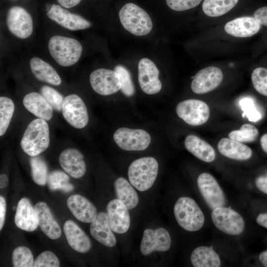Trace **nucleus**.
Returning <instances> with one entry per match:
<instances>
[{"label":"nucleus","instance_id":"f257e3e1","mask_svg":"<svg viewBox=\"0 0 267 267\" xmlns=\"http://www.w3.org/2000/svg\"><path fill=\"white\" fill-rule=\"evenodd\" d=\"M50 142L49 129L45 120L37 118L26 128L20 145L23 151L31 157L39 155L45 151Z\"/></svg>","mask_w":267,"mask_h":267},{"label":"nucleus","instance_id":"f03ea898","mask_svg":"<svg viewBox=\"0 0 267 267\" xmlns=\"http://www.w3.org/2000/svg\"><path fill=\"white\" fill-rule=\"evenodd\" d=\"M49 52L60 66L69 67L76 64L82 53V46L75 39L62 36L52 37L48 44Z\"/></svg>","mask_w":267,"mask_h":267},{"label":"nucleus","instance_id":"7ed1b4c3","mask_svg":"<svg viewBox=\"0 0 267 267\" xmlns=\"http://www.w3.org/2000/svg\"><path fill=\"white\" fill-rule=\"evenodd\" d=\"M159 165L152 157H145L133 161L128 169L129 179L131 184L140 191L149 189L157 176Z\"/></svg>","mask_w":267,"mask_h":267},{"label":"nucleus","instance_id":"20e7f679","mask_svg":"<svg viewBox=\"0 0 267 267\" xmlns=\"http://www.w3.org/2000/svg\"><path fill=\"white\" fill-rule=\"evenodd\" d=\"M119 16L123 27L134 35L145 36L152 30L153 24L150 17L134 3L130 2L124 5L120 10Z\"/></svg>","mask_w":267,"mask_h":267},{"label":"nucleus","instance_id":"39448f33","mask_svg":"<svg viewBox=\"0 0 267 267\" xmlns=\"http://www.w3.org/2000/svg\"><path fill=\"white\" fill-rule=\"evenodd\" d=\"M174 212L178 224L186 230L197 231L204 223L205 217L202 210L191 198L180 197L174 206Z\"/></svg>","mask_w":267,"mask_h":267},{"label":"nucleus","instance_id":"423d86ee","mask_svg":"<svg viewBox=\"0 0 267 267\" xmlns=\"http://www.w3.org/2000/svg\"><path fill=\"white\" fill-rule=\"evenodd\" d=\"M113 138L117 145L126 151L146 149L151 142L150 134L142 129L121 128L114 134Z\"/></svg>","mask_w":267,"mask_h":267},{"label":"nucleus","instance_id":"0eeeda50","mask_svg":"<svg viewBox=\"0 0 267 267\" xmlns=\"http://www.w3.org/2000/svg\"><path fill=\"white\" fill-rule=\"evenodd\" d=\"M211 218L215 225L227 234L237 235L244 229L245 222L242 216L230 208L223 206L214 209Z\"/></svg>","mask_w":267,"mask_h":267},{"label":"nucleus","instance_id":"6e6552de","mask_svg":"<svg viewBox=\"0 0 267 267\" xmlns=\"http://www.w3.org/2000/svg\"><path fill=\"white\" fill-rule=\"evenodd\" d=\"M178 117L187 124L197 126L205 123L210 117V109L204 101L189 99L180 102L176 107Z\"/></svg>","mask_w":267,"mask_h":267},{"label":"nucleus","instance_id":"1a4fd4ad","mask_svg":"<svg viewBox=\"0 0 267 267\" xmlns=\"http://www.w3.org/2000/svg\"><path fill=\"white\" fill-rule=\"evenodd\" d=\"M62 112L66 121L75 128H84L88 123L89 115L86 106L77 94H69L64 98Z\"/></svg>","mask_w":267,"mask_h":267},{"label":"nucleus","instance_id":"9d476101","mask_svg":"<svg viewBox=\"0 0 267 267\" xmlns=\"http://www.w3.org/2000/svg\"><path fill=\"white\" fill-rule=\"evenodd\" d=\"M6 23L10 33L18 38L26 39L33 32L32 18L22 7L14 6L10 7L7 11Z\"/></svg>","mask_w":267,"mask_h":267},{"label":"nucleus","instance_id":"9b49d317","mask_svg":"<svg viewBox=\"0 0 267 267\" xmlns=\"http://www.w3.org/2000/svg\"><path fill=\"white\" fill-rule=\"evenodd\" d=\"M92 89L101 95L114 94L121 88L120 77L115 71L100 68L93 71L89 77Z\"/></svg>","mask_w":267,"mask_h":267},{"label":"nucleus","instance_id":"f8f14e48","mask_svg":"<svg viewBox=\"0 0 267 267\" xmlns=\"http://www.w3.org/2000/svg\"><path fill=\"white\" fill-rule=\"evenodd\" d=\"M197 184L205 201L211 209L214 210L225 205L224 193L211 175L207 173L201 174L197 178Z\"/></svg>","mask_w":267,"mask_h":267},{"label":"nucleus","instance_id":"ddd939ff","mask_svg":"<svg viewBox=\"0 0 267 267\" xmlns=\"http://www.w3.org/2000/svg\"><path fill=\"white\" fill-rule=\"evenodd\" d=\"M159 71L155 64L148 58H143L138 64V80L141 89L146 94L159 92L162 84L159 79Z\"/></svg>","mask_w":267,"mask_h":267},{"label":"nucleus","instance_id":"4468645a","mask_svg":"<svg viewBox=\"0 0 267 267\" xmlns=\"http://www.w3.org/2000/svg\"><path fill=\"white\" fill-rule=\"evenodd\" d=\"M171 245V238L165 228H148L143 232L140 251L143 255L147 256L153 251H167L170 248Z\"/></svg>","mask_w":267,"mask_h":267},{"label":"nucleus","instance_id":"2eb2a0df","mask_svg":"<svg viewBox=\"0 0 267 267\" xmlns=\"http://www.w3.org/2000/svg\"><path fill=\"white\" fill-rule=\"evenodd\" d=\"M191 78L192 91L196 94H204L219 86L222 80L223 74L220 68L209 66L200 70Z\"/></svg>","mask_w":267,"mask_h":267},{"label":"nucleus","instance_id":"dca6fc26","mask_svg":"<svg viewBox=\"0 0 267 267\" xmlns=\"http://www.w3.org/2000/svg\"><path fill=\"white\" fill-rule=\"evenodd\" d=\"M49 18L70 30L89 28L91 23L82 16L72 13L58 4H52L47 12Z\"/></svg>","mask_w":267,"mask_h":267},{"label":"nucleus","instance_id":"f3484780","mask_svg":"<svg viewBox=\"0 0 267 267\" xmlns=\"http://www.w3.org/2000/svg\"><path fill=\"white\" fill-rule=\"evenodd\" d=\"M106 209L112 231L119 234L127 232L130 227V217L126 206L120 200L114 199L109 202Z\"/></svg>","mask_w":267,"mask_h":267},{"label":"nucleus","instance_id":"a211bd4d","mask_svg":"<svg viewBox=\"0 0 267 267\" xmlns=\"http://www.w3.org/2000/svg\"><path fill=\"white\" fill-rule=\"evenodd\" d=\"M83 155L77 149L67 148L64 150L59 157L62 168L75 178L82 177L86 171V164Z\"/></svg>","mask_w":267,"mask_h":267},{"label":"nucleus","instance_id":"6ab92c4d","mask_svg":"<svg viewBox=\"0 0 267 267\" xmlns=\"http://www.w3.org/2000/svg\"><path fill=\"white\" fill-rule=\"evenodd\" d=\"M67 205L74 217L83 222H91L98 214L95 207L79 194L71 195L67 199Z\"/></svg>","mask_w":267,"mask_h":267},{"label":"nucleus","instance_id":"aec40b11","mask_svg":"<svg viewBox=\"0 0 267 267\" xmlns=\"http://www.w3.org/2000/svg\"><path fill=\"white\" fill-rule=\"evenodd\" d=\"M38 225L49 238L54 240L60 237L61 228L54 219L49 208L44 202L37 203L34 207Z\"/></svg>","mask_w":267,"mask_h":267},{"label":"nucleus","instance_id":"412c9836","mask_svg":"<svg viewBox=\"0 0 267 267\" xmlns=\"http://www.w3.org/2000/svg\"><path fill=\"white\" fill-rule=\"evenodd\" d=\"M261 24L254 17L243 16L226 23L224 30L228 34L238 38H247L257 34Z\"/></svg>","mask_w":267,"mask_h":267},{"label":"nucleus","instance_id":"4be33fe9","mask_svg":"<svg viewBox=\"0 0 267 267\" xmlns=\"http://www.w3.org/2000/svg\"><path fill=\"white\" fill-rule=\"evenodd\" d=\"M91 235L102 244L109 247L114 246L116 238L110 226L107 214L104 212L98 213L90 225Z\"/></svg>","mask_w":267,"mask_h":267},{"label":"nucleus","instance_id":"5701e85b","mask_svg":"<svg viewBox=\"0 0 267 267\" xmlns=\"http://www.w3.org/2000/svg\"><path fill=\"white\" fill-rule=\"evenodd\" d=\"M63 230L69 246L81 253L89 251L91 243L85 232L73 221L68 220L64 224Z\"/></svg>","mask_w":267,"mask_h":267},{"label":"nucleus","instance_id":"b1692460","mask_svg":"<svg viewBox=\"0 0 267 267\" xmlns=\"http://www.w3.org/2000/svg\"><path fill=\"white\" fill-rule=\"evenodd\" d=\"M14 222L18 228L33 231L38 227L37 215L34 208L27 198L19 200L16 207Z\"/></svg>","mask_w":267,"mask_h":267},{"label":"nucleus","instance_id":"393cba45","mask_svg":"<svg viewBox=\"0 0 267 267\" xmlns=\"http://www.w3.org/2000/svg\"><path fill=\"white\" fill-rule=\"evenodd\" d=\"M23 104L25 108L39 118L45 121L50 120L53 116V108L45 99L36 92L26 94Z\"/></svg>","mask_w":267,"mask_h":267},{"label":"nucleus","instance_id":"a878e982","mask_svg":"<svg viewBox=\"0 0 267 267\" xmlns=\"http://www.w3.org/2000/svg\"><path fill=\"white\" fill-rule=\"evenodd\" d=\"M218 148L223 156L237 160H247L252 154L249 147L230 138H222L218 144Z\"/></svg>","mask_w":267,"mask_h":267},{"label":"nucleus","instance_id":"bb28decb","mask_svg":"<svg viewBox=\"0 0 267 267\" xmlns=\"http://www.w3.org/2000/svg\"><path fill=\"white\" fill-rule=\"evenodd\" d=\"M30 67L38 80L54 86H59L61 84V78L56 70L39 57L32 58L30 60Z\"/></svg>","mask_w":267,"mask_h":267},{"label":"nucleus","instance_id":"cd10ccee","mask_svg":"<svg viewBox=\"0 0 267 267\" xmlns=\"http://www.w3.org/2000/svg\"><path fill=\"white\" fill-rule=\"evenodd\" d=\"M184 145L189 152L203 161L211 162L215 158V152L211 145L195 135H188Z\"/></svg>","mask_w":267,"mask_h":267},{"label":"nucleus","instance_id":"c85d7f7f","mask_svg":"<svg viewBox=\"0 0 267 267\" xmlns=\"http://www.w3.org/2000/svg\"><path fill=\"white\" fill-rule=\"evenodd\" d=\"M190 260L195 267H219L221 260L212 247L200 246L191 253Z\"/></svg>","mask_w":267,"mask_h":267},{"label":"nucleus","instance_id":"c756f323","mask_svg":"<svg viewBox=\"0 0 267 267\" xmlns=\"http://www.w3.org/2000/svg\"><path fill=\"white\" fill-rule=\"evenodd\" d=\"M114 188L117 199L122 202L129 210L135 207L138 203L137 194L125 178L120 177L114 182Z\"/></svg>","mask_w":267,"mask_h":267},{"label":"nucleus","instance_id":"7c9ffc66","mask_svg":"<svg viewBox=\"0 0 267 267\" xmlns=\"http://www.w3.org/2000/svg\"><path fill=\"white\" fill-rule=\"evenodd\" d=\"M238 1V0H204L202 9L210 17H218L228 12Z\"/></svg>","mask_w":267,"mask_h":267},{"label":"nucleus","instance_id":"2f4dec72","mask_svg":"<svg viewBox=\"0 0 267 267\" xmlns=\"http://www.w3.org/2000/svg\"><path fill=\"white\" fill-rule=\"evenodd\" d=\"M29 162L33 181L39 185H44L49 176L46 163L38 155L31 157Z\"/></svg>","mask_w":267,"mask_h":267},{"label":"nucleus","instance_id":"473e14b6","mask_svg":"<svg viewBox=\"0 0 267 267\" xmlns=\"http://www.w3.org/2000/svg\"><path fill=\"white\" fill-rule=\"evenodd\" d=\"M70 178L64 172L54 171L48 176L47 184L51 190H60L66 192L71 191L74 186L69 182Z\"/></svg>","mask_w":267,"mask_h":267},{"label":"nucleus","instance_id":"72a5a7b5","mask_svg":"<svg viewBox=\"0 0 267 267\" xmlns=\"http://www.w3.org/2000/svg\"><path fill=\"white\" fill-rule=\"evenodd\" d=\"M14 104L8 97H0V135L6 132L14 112Z\"/></svg>","mask_w":267,"mask_h":267},{"label":"nucleus","instance_id":"f704fd0d","mask_svg":"<svg viewBox=\"0 0 267 267\" xmlns=\"http://www.w3.org/2000/svg\"><path fill=\"white\" fill-rule=\"evenodd\" d=\"M258 134V130L254 126L250 124H244L240 130L229 133L228 137L240 142H250L255 140Z\"/></svg>","mask_w":267,"mask_h":267},{"label":"nucleus","instance_id":"c9c22d12","mask_svg":"<svg viewBox=\"0 0 267 267\" xmlns=\"http://www.w3.org/2000/svg\"><path fill=\"white\" fill-rule=\"evenodd\" d=\"M13 266L14 267H33L34 261L31 250L25 246L16 248L12 253Z\"/></svg>","mask_w":267,"mask_h":267},{"label":"nucleus","instance_id":"e433bc0d","mask_svg":"<svg viewBox=\"0 0 267 267\" xmlns=\"http://www.w3.org/2000/svg\"><path fill=\"white\" fill-rule=\"evenodd\" d=\"M114 71L119 75L121 83V90L122 93L128 97H131L135 93V88L129 70L122 65H117Z\"/></svg>","mask_w":267,"mask_h":267},{"label":"nucleus","instance_id":"4c0bfd02","mask_svg":"<svg viewBox=\"0 0 267 267\" xmlns=\"http://www.w3.org/2000/svg\"><path fill=\"white\" fill-rule=\"evenodd\" d=\"M41 93L53 109L61 111L64 98L58 91L48 86H44L41 89Z\"/></svg>","mask_w":267,"mask_h":267},{"label":"nucleus","instance_id":"58836bf2","mask_svg":"<svg viewBox=\"0 0 267 267\" xmlns=\"http://www.w3.org/2000/svg\"><path fill=\"white\" fill-rule=\"evenodd\" d=\"M239 104L243 111V117H246L250 121L256 122L262 118V115L252 98L243 97L240 100Z\"/></svg>","mask_w":267,"mask_h":267},{"label":"nucleus","instance_id":"ea45409f","mask_svg":"<svg viewBox=\"0 0 267 267\" xmlns=\"http://www.w3.org/2000/svg\"><path fill=\"white\" fill-rule=\"evenodd\" d=\"M251 80L255 89L267 96V69L263 67L255 69L252 73Z\"/></svg>","mask_w":267,"mask_h":267},{"label":"nucleus","instance_id":"a19ab883","mask_svg":"<svg viewBox=\"0 0 267 267\" xmlns=\"http://www.w3.org/2000/svg\"><path fill=\"white\" fill-rule=\"evenodd\" d=\"M60 263L57 257L52 252L46 251L41 253L34 261V267H58Z\"/></svg>","mask_w":267,"mask_h":267},{"label":"nucleus","instance_id":"79ce46f5","mask_svg":"<svg viewBox=\"0 0 267 267\" xmlns=\"http://www.w3.org/2000/svg\"><path fill=\"white\" fill-rule=\"evenodd\" d=\"M202 0H166L167 5L173 10L181 11L194 8Z\"/></svg>","mask_w":267,"mask_h":267},{"label":"nucleus","instance_id":"37998d69","mask_svg":"<svg viewBox=\"0 0 267 267\" xmlns=\"http://www.w3.org/2000/svg\"><path fill=\"white\" fill-rule=\"evenodd\" d=\"M254 16L261 25L267 27V6L257 9L254 13Z\"/></svg>","mask_w":267,"mask_h":267},{"label":"nucleus","instance_id":"c03bdc74","mask_svg":"<svg viewBox=\"0 0 267 267\" xmlns=\"http://www.w3.org/2000/svg\"><path fill=\"white\" fill-rule=\"evenodd\" d=\"M6 202L4 197L0 196V230H1L5 222Z\"/></svg>","mask_w":267,"mask_h":267},{"label":"nucleus","instance_id":"a18cd8bd","mask_svg":"<svg viewBox=\"0 0 267 267\" xmlns=\"http://www.w3.org/2000/svg\"><path fill=\"white\" fill-rule=\"evenodd\" d=\"M256 185L259 189L267 194V177L258 178L256 180Z\"/></svg>","mask_w":267,"mask_h":267},{"label":"nucleus","instance_id":"49530a36","mask_svg":"<svg viewBox=\"0 0 267 267\" xmlns=\"http://www.w3.org/2000/svg\"><path fill=\"white\" fill-rule=\"evenodd\" d=\"M82 0H57L61 6L66 8H70L78 5Z\"/></svg>","mask_w":267,"mask_h":267},{"label":"nucleus","instance_id":"de8ad7c7","mask_svg":"<svg viewBox=\"0 0 267 267\" xmlns=\"http://www.w3.org/2000/svg\"><path fill=\"white\" fill-rule=\"evenodd\" d=\"M256 221L259 225L267 228V213L259 215Z\"/></svg>","mask_w":267,"mask_h":267},{"label":"nucleus","instance_id":"09e8293b","mask_svg":"<svg viewBox=\"0 0 267 267\" xmlns=\"http://www.w3.org/2000/svg\"><path fill=\"white\" fill-rule=\"evenodd\" d=\"M8 183V179L7 176L5 174H1L0 176V187L4 188L6 187Z\"/></svg>","mask_w":267,"mask_h":267},{"label":"nucleus","instance_id":"8fccbe9b","mask_svg":"<svg viewBox=\"0 0 267 267\" xmlns=\"http://www.w3.org/2000/svg\"><path fill=\"white\" fill-rule=\"evenodd\" d=\"M260 143L262 149L267 153V134L262 135L261 138Z\"/></svg>","mask_w":267,"mask_h":267},{"label":"nucleus","instance_id":"3c124183","mask_svg":"<svg viewBox=\"0 0 267 267\" xmlns=\"http://www.w3.org/2000/svg\"><path fill=\"white\" fill-rule=\"evenodd\" d=\"M259 259L262 264L267 267V250L260 254Z\"/></svg>","mask_w":267,"mask_h":267},{"label":"nucleus","instance_id":"603ef678","mask_svg":"<svg viewBox=\"0 0 267 267\" xmlns=\"http://www.w3.org/2000/svg\"><path fill=\"white\" fill-rule=\"evenodd\" d=\"M15 209V207H13V210H14V209Z\"/></svg>","mask_w":267,"mask_h":267}]
</instances>
